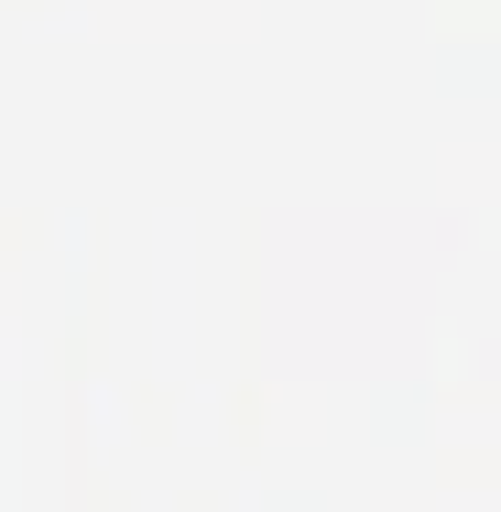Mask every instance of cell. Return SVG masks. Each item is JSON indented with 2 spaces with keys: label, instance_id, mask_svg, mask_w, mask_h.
Here are the masks:
<instances>
[]
</instances>
